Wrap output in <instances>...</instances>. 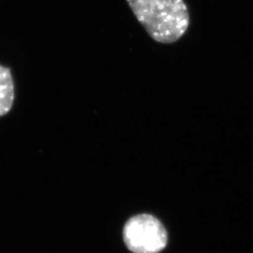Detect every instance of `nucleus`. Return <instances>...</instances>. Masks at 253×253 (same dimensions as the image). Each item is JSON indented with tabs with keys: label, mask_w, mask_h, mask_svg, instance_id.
Here are the masks:
<instances>
[{
	"label": "nucleus",
	"mask_w": 253,
	"mask_h": 253,
	"mask_svg": "<svg viewBox=\"0 0 253 253\" xmlns=\"http://www.w3.org/2000/svg\"><path fill=\"white\" fill-rule=\"evenodd\" d=\"M147 34L160 43H172L184 36L190 13L184 0H126Z\"/></svg>",
	"instance_id": "obj_1"
},
{
	"label": "nucleus",
	"mask_w": 253,
	"mask_h": 253,
	"mask_svg": "<svg viewBox=\"0 0 253 253\" xmlns=\"http://www.w3.org/2000/svg\"><path fill=\"white\" fill-rule=\"evenodd\" d=\"M123 239L132 253H160L167 246L168 235L160 219L149 214H140L126 221Z\"/></svg>",
	"instance_id": "obj_2"
},
{
	"label": "nucleus",
	"mask_w": 253,
	"mask_h": 253,
	"mask_svg": "<svg viewBox=\"0 0 253 253\" xmlns=\"http://www.w3.org/2000/svg\"><path fill=\"white\" fill-rule=\"evenodd\" d=\"M14 100V84L8 67L0 65V117L7 115Z\"/></svg>",
	"instance_id": "obj_3"
}]
</instances>
